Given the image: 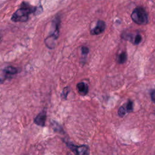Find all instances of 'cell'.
Masks as SVG:
<instances>
[{"mask_svg": "<svg viewBox=\"0 0 155 155\" xmlns=\"http://www.w3.org/2000/svg\"><path fill=\"white\" fill-rule=\"evenodd\" d=\"M1 36H0V42H1Z\"/></svg>", "mask_w": 155, "mask_h": 155, "instance_id": "e0dca14e", "label": "cell"}, {"mask_svg": "<svg viewBox=\"0 0 155 155\" xmlns=\"http://www.w3.org/2000/svg\"><path fill=\"white\" fill-rule=\"evenodd\" d=\"M141 41H142V36H141V35L137 34L135 36V38L134 39L133 42H134V44H139L141 42Z\"/></svg>", "mask_w": 155, "mask_h": 155, "instance_id": "4fadbf2b", "label": "cell"}, {"mask_svg": "<svg viewBox=\"0 0 155 155\" xmlns=\"http://www.w3.org/2000/svg\"><path fill=\"white\" fill-rule=\"evenodd\" d=\"M81 51H82V54L83 55H87L89 52V50L87 47H82L81 48Z\"/></svg>", "mask_w": 155, "mask_h": 155, "instance_id": "9a60e30c", "label": "cell"}, {"mask_svg": "<svg viewBox=\"0 0 155 155\" xmlns=\"http://www.w3.org/2000/svg\"><path fill=\"white\" fill-rule=\"evenodd\" d=\"M126 112H131L133 110V102L131 101H128V102L123 105Z\"/></svg>", "mask_w": 155, "mask_h": 155, "instance_id": "8fae6325", "label": "cell"}, {"mask_svg": "<svg viewBox=\"0 0 155 155\" xmlns=\"http://www.w3.org/2000/svg\"><path fill=\"white\" fill-rule=\"evenodd\" d=\"M59 25L60 19L58 16H56L53 21L52 27H53V30H52L50 35L44 41L46 46L50 49L53 48L55 46V41L59 36Z\"/></svg>", "mask_w": 155, "mask_h": 155, "instance_id": "7a4b0ae2", "label": "cell"}, {"mask_svg": "<svg viewBox=\"0 0 155 155\" xmlns=\"http://www.w3.org/2000/svg\"><path fill=\"white\" fill-rule=\"evenodd\" d=\"M126 114V111H125L124 108V107L123 106H121L119 110H118V114L120 116V117H123L125 114Z\"/></svg>", "mask_w": 155, "mask_h": 155, "instance_id": "5bb4252c", "label": "cell"}, {"mask_svg": "<svg viewBox=\"0 0 155 155\" xmlns=\"http://www.w3.org/2000/svg\"><path fill=\"white\" fill-rule=\"evenodd\" d=\"M42 12V7L32 6L28 2L23 1L19 6V8L12 15L11 21L14 22H24L28 20L29 15L31 13L39 14Z\"/></svg>", "mask_w": 155, "mask_h": 155, "instance_id": "6da1fadb", "label": "cell"}, {"mask_svg": "<svg viewBox=\"0 0 155 155\" xmlns=\"http://www.w3.org/2000/svg\"><path fill=\"white\" fill-rule=\"evenodd\" d=\"M151 98L152 101L155 104V90H153L151 93Z\"/></svg>", "mask_w": 155, "mask_h": 155, "instance_id": "2e32d148", "label": "cell"}, {"mask_svg": "<svg viewBox=\"0 0 155 155\" xmlns=\"http://www.w3.org/2000/svg\"><path fill=\"white\" fill-rule=\"evenodd\" d=\"M51 126H52V128L54 130V131L56 132H58L59 133H64V130L62 129V128L61 127V126L58 124L55 121H52L51 122Z\"/></svg>", "mask_w": 155, "mask_h": 155, "instance_id": "9c48e42d", "label": "cell"}, {"mask_svg": "<svg viewBox=\"0 0 155 155\" xmlns=\"http://www.w3.org/2000/svg\"><path fill=\"white\" fill-rule=\"evenodd\" d=\"M105 23L102 20H99L97 22L96 26L91 30L92 35H99L102 33L105 29Z\"/></svg>", "mask_w": 155, "mask_h": 155, "instance_id": "52a82bcc", "label": "cell"}, {"mask_svg": "<svg viewBox=\"0 0 155 155\" xmlns=\"http://www.w3.org/2000/svg\"><path fill=\"white\" fill-rule=\"evenodd\" d=\"M69 91H70V88L68 87H65L64 89H63V91L61 94V96L62 98L64 99H67V96L68 95V94L69 93Z\"/></svg>", "mask_w": 155, "mask_h": 155, "instance_id": "7c38bea8", "label": "cell"}, {"mask_svg": "<svg viewBox=\"0 0 155 155\" xmlns=\"http://www.w3.org/2000/svg\"><path fill=\"white\" fill-rule=\"evenodd\" d=\"M67 147L75 155H89V148L87 145H75L70 142H65Z\"/></svg>", "mask_w": 155, "mask_h": 155, "instance_id": "5b68a950", "label": "cell"}, {"mask_svg": "<svg viewBox=\"0 0 155 155\" xmlns=\"http://www.w3.org/2000/svg\"><path fill=\"white\" fill-rule=\"evenodd\" d=\"M19 69L13 66H7L4 69H0V84L4 83V82L7 79L12 78V76L18 73Z\"/></svg>", "mask_w": 155, "mask_h": 155, "instance_id": "277c9868", "label": "cell"}, {"mask_svg": "<svg viewBox=\"0 0 155 155\" xmlns=\"http://www.w3.org/2000/svg\"><path fill=\"white\" fill-rule=\"evenodd\" d=\"M46 118H47V112L45 110H43L41 113H39L35 117L34 123L37 125H39L41 127H44Z\"/></svg>", "mask_w": 155, "mask_h": 155, "instance_id": "8992f818", "label": "cell"}, {"mask_svg": "<svg viewBox=\"0 0 155 155\" xmlns=\"http://www.w3.org/2000/svg\"><path fill=\"white\" fill-rule=\"evenodd\" d=\"M76 88H77V90L78 91L79 93L83 96L87 94L88 91V85L85 83L82 82L78 83L76 85Z\"/></svg>", "mask_w": 155, "mask_h": 155, "instance_id": "ba28073f", "label": "cell"}, {"mask_svg": "<svg viewBox=\"0 0 155 155\" xmlns=\"http://www.w3.org/2000/svg\"><path fill=\"white\" fill-rule=\"evenodd\" d=\"M127 58V56L125 52H122L117 57V62L119 64H124Z\"/></svg>", "mask_w": 155, "mask_h": 155, "instance_id": "30bf717a", "label": "cell"}, {"mask_svg": "<svg viewBox=\"0 0 155 155\" xmlns=\"http://www.w3.org/2000/svg\"><path fill=\"white\" fill-rule=\"evenodd\" d=\"M132 20L138 25H145L148 22V16L145 10L141 7H136L131 15Z\"/></svg>", "mask_w": 155, "mask_h": 155, "instance_id": "3957f363", "label": "cell"}]
</instances>
